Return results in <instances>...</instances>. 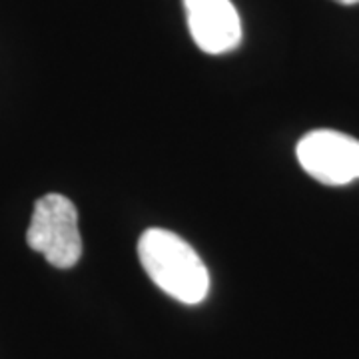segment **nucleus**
Returning <instances> with one entry per match:
<instances>
[{"label": "nucleus", "instance_id": "3", "mask_svg": "<svg viewBox=\"0 0 359 359\" xmlns=\"http://www.w3.org/2000/svg\"><path fill=\"white\" fill-rule=\"evenodd\" d=\"M302 168L325 186H346L359 178V140L335 132L313 130L297 142Z\"/></svg>", "mask_w": 359, "mask_h": 359}, {"label": "nucleus", "instance_id": "1", "mask_svg": "<svg viewBox=\"0 0 359 359\" xmlns=\"http://www.w3.org/2000/svg\"><path fill=\"white\" fill-rule=\"evenodd\" d=\"M138 257L148 278L182 304H200L210 292V273L202 257L174 231L152 228L138 240Z\"/></svg>", "mask_w": 359, "mask_h": 359}, {"label": "nucleus", "instance_id": "4", "mask_svg": "<svg viewBox=\"0 0 359 359\" xmlns=\"http://www.w3.org/2000/svg\"><path fill=\"white\" fill-rule=\"evenodd\" d=\"M194 42L205 54H226L240 46L242 22L230 0H184Z\"/></svg>", "mask_w": 359, "mask_h": 359}, {"label": "nucleus", "instance_id": "5", "mask_svg": "<svg viewBox=\"0 0 359 359\" xmlns=\"http://www.w3.org/2000/svg\"><path fill=\"white\" fill-rule=\"evenodd\" d=\"M335 2H341V4H359V0H335Z\"/></svg>", "mask_w": 359, "mask_h": 359}, {"label": "nucleus", "instance_id": "2", "mask_svg": "<svg viewBox=\"0 0 359 359\" xmlns=\"http://www.w3.org/2000/svg\"><path fill=\"white\" fill-rule=\"evenodd\" d=\"M26 244L46 257L54 268L68 269L76 266L82 256L76 205L62 194H46L36 200L26 231Z\"/></svg>", "mask_w": 359, "mask_h": 359}]
</instances>
